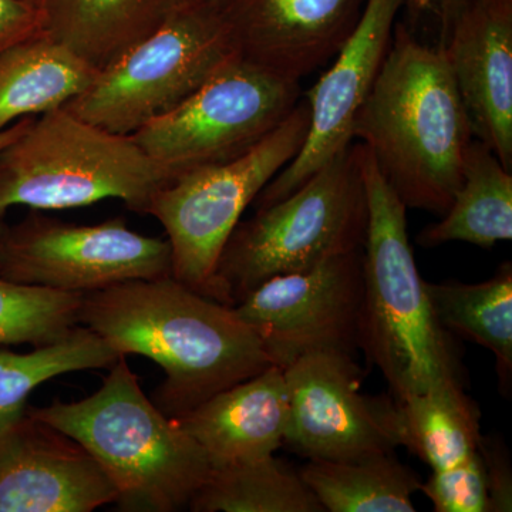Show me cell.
<instances>
[{
    "instance_id": "cell-1",
    "label": "cell",
    "mask_w": 512,
    "mask_h": 512,
    "mask_svg": "<svg viewBox=\"0 0 512 512\" xmlns=\"http://www.w3.org/2000/svg\"><path fill=\"white\" fill-rule=\"evenodd\" d=\"M80 325L120 356H144L164 370L156 404L171 419L274 366L234 306L192 291L173 276L86 293Z\"/></svg>"
},
{
    "instance_id": "cell-2",
    "label": "cell",
    "mask_w": 512,
    "mask_h": 512,
    "mask_svg": "<svg viewBox=\"0 0 512 512\" xmlns=\"http://www.w3.org/2000/svg\"><path fill=\"white\" fill-rule=\"evenodd\" d=\"M353 134L407 210L446 214L474 136L443 46L397 20Z\"/></svg>"
},
{
    "instance_id": "cell-3",
    "label": "cell",
    "mask_w": 512,
    "mask_h": 512,
    "mask_svg": "<svg viewBox=\"0 0 512 512\" xmlns=\"http://www.w3.org/2000/svg\"><path fill=\"white\" fill-rule=\"evenodd\" d=\"M360 143V141H359ZM367 208L359 349L389 384L390 394L466 386L453 335L431 306L407 232L406 205L360 143Z\"/></svg>"
},
{
    "instance_id": "cell-4",
    "label": "cell",
    "mask_w": 512,
    "mask_h": 512,
    "mask_svg": "<svg viewBox=\"0 0 512 512\" xmlns=\"http://www.w3.org/2000/svg\"><path fill=\"white\" fill-rule=\"evenodd\" d=\"M28 412L82 444L109 474L126 510H181L210 476L204 448L148 399L127 356L110 366L92 396Z\"/></svg>"
},
{
    "instance_id": "cell-5",
    "label": "cell",
    "mask_w": 512,
    "mask_h": 512,
    "mask_svg": "<svg viewBox=\"0 0 512 512\" xmlns=\"http://www.w3.org/2000/svg\"><path fill=\"white\" fill-rule=\"evenodd\" d=\"M367 220L360 143L353 141L284 200L239 222L218 261L217 301L235 306L274 276L360 251Z\"/></svg>"
},
{
    "instance_id": "cell-6",
    "label": "cell",
    "mask_w": 512,
    "mask_h": 512,
    "mask_svg": "<svg viewBox=\"0 0 512 512\" xmlns=\"http://www.w3.org/2000/svg\"><path fill=\"white\" fill-rule=\"evenodd\" d=\"M173 180L130 136L60 107L36 116L0 153V217L16 205L56 211L104 200L146 214L154 195Z\"/></svg>"
},
{
    "instance_id": "cell-7",
    "label": "cell",
    "mask_w": 512,
    "mask_h": 512,
    "mask_svg": "<svg viewBox=\"0 0 512 512\" xmlns=\"http://www.w3.org/2000/svg\"><path fill=\"white\" fill-rule=\"evenodd\" d=\"M309 123L311 109L303 97L247 153L177 175L154 195L146 214L165 229L174 279L217 301L215 272L229 237L266 185L298 156Z\"/></svg>"
},
{
    "instance_id": "cell-8",
    "label": "cell",
    "mask_w": 512,
    "mask_h": 512,
    "mask_svg": "<svg viewBox=\"0 0 512 512\" xmlns=\"http://www.w3.org/2000/svg\"><path fill=\"white\" fill-rule=\"evenodd\" d=\"M235 56L221 10L202 2L100 70L64 109L111 133L131 136L184 103Z\"/></svg>"
},
{
    "instance_id": "cell-9",
    "label": "cell",
    "mask_w": 512,
    "mask_h": 512,
    "mask_svg": "<svg viewBox=\"0 0 512 512\" xmlns=\"http://www.w3.org/2000/svg\"><path fill=\"white\" fill-rule=\"evenodd\" d=\"M301 99V83L235 56L184 103L130 137L175 178L247 153Z\"/></svg>"
},
{
    "instance_id": "cell-10",
    "label": "cell",
    "mask_w": 512,
    "mask_h": 512,
    "mask_svg": "<svg viewBox=\"0 0 512 512\" xmlns=\"http://www.w3.org/2000/svg\"><path fill=\"white\" fill-rule=\"evenodd\" d=\"M0 276L86 295L124 282L171 276V248L167 238L133 231L123 218L77 225L32 210L3 229Z\"/></svg>"
},
{
    "instance_id": "cell-11",
    "label": "cell",
    "mask_w": 512,
    "mask_h": 512,
    "mask_svg": "<svg viewBox=\"0 0 512 512\" xmlns=\"http://www.w3.org/2000/svg\"><path fill=\"white\" fill-rule=\"evenodd\" d=\"M362 252L301 274L274 276L234 306L262 340L272 365L285 369L311 353L355 356L363 305Z\"/></svg>"
},
{
    "instance_id": "cell-12",
    "label": "cell",
    "mask_w": 512,
    "mask_h": 512,
    "mask_svg": "<svg viewBox=\"0 0 512 512\" xmlns=\"http://www.w3.org/2000/svg\"><path fill=\"white\" fill-rule=\"evenodd\" d=\"M289 421L284 444L308 460H359L396 448L389 423V396L360 393L353 356L311 353L284 369Z\"/></svg>"
},
{
    "instance_id": "cell-13",
    "label": "cell",
    "mask_w": 512,
    "mask_h": 512,
    "mask_svg": "<svg viewBox=\"0 0 512 512\" xmlns=\"http://www.w3.org/2000/svg\"><path fill=\"white\" fill-rule=\"evenodd\" d=\"M404 3L367 0L362 19L332 66L305 93L311 123L301 151L256 197V210L284 200L355 141L357 113L382 69Z\"/></svg>"
},
{
    "instance_id": "cell-14",
    "label": "cell",
    "mask_w": 512,
    "mask_h": 512,
    "mask_svg": "<svg viewBox=\"0 0 512 512\" xmlns=\"http://www.w3.org/2000/svg\"><path fill=\"white\" fill-rule=\"evenodd\" d=\"M117 500L99 461L28 410L0 433V512H90Z\"/></svg>"
},
{
    "instance_id": "cell-15",
    "label": "cell",
    "mask_w": 512,
    "mask_h": 512,
    "mask_svg": "<svg viewBox=\"0 0 512 512\" xmlns=\"http://www.w3.org/2000/svg\"><path fill=\"white\" fill-rule=\"evenodd\" d=\"M367 0H227L221 13L238 56L301 83L335 59Z\"/></svg>"
},
{
    "instance_id": "cell-16",
    "label": "cell",
    "mask_w": 512,
    "mask_h": 512,
    "mask_svg": "<svg viewBox=\"0 0 512 512\" xmlns=\"http://www.w3.org/2000/svg\"><path fill=\"white\" fill-rule=\"evenodd\" d=\"M440 46L474 138L512 173V10L467 0Z\"/></svg>"
},
{
    "instance_id": "cell-17",
    "label": "cell",
    "mask_w": 512,
    "mask_h": 512,
    "mask_svg": "<svg viewBox=\"0 0 512 512\" xmlns=\"http://www.w3.org/2000/svg\"><path fill=\"white\" fill-rule=\"evenodd\" d=\"M175 420L204 448L212 467L271 456L284 446L288 429L284 369L268 367Z\"/></svg>"
},
{
    "instance_id": "cell-18",
    "label": "cell",
    "mask_w": 512,
    "mask_h": 512,
    "mask_svg": "<svg viewBox=\"0 0 512 512\" xmlns=\"http://www.w3.org/2000/svg\"><path fill=\"white\" fill-rule=\"evenodd\" d=\"M207 0H40L47 36L94 69L116 62L185 10Z\"/></svg>"
},
{
    "instance_id": "cell-19",
    "label": "cell",
    "mask_w": 512,
    "mask_h": 512,
    "mask_svg": "<svg viewBox=\"0 0 512 512\" xmlns=\"http://www.w3.org/2000/svg\"><path fill=\"white\" fill-rule=\"evenodd\" d=\"M100 70L45 32L0 55V131L66 106Z\"/></svg>"
},
{
    "instance_id": "cell-20",
    "label": "cell",
    "mask_w": 512,
    "mask_h": 512,
    "mask_svg": "<svg viewBox=\"0 0 512 512\" xmlns=\"http://www.w3.org/2000/svg\"><path fill=\"white\" fill-rule=\"evenodd\" d=\"M480 410L463 386L394 397L389 394L387 423L396 447L443 470L473 456L481 441Z\"/></svg>"
},
{
    "instance_id": "cell-21",
    "label": "cell",
    "mask_w": 512,
    "mask_h": 512,
    "mask_svg": "<svg viewBox=\"0 0 512 512\" xmlns=\"http://www.w3.org/2000/svg\"><path fill=\"white\" fill-rule=\"evenodd\" d=\"M512 238V173L474 138L464 160L463 181L441 221L423 229L417 244L439 247L461 241L493 248Z\"/></svg>"
},
{
    "instance_id": "cell-22",
    "label": "cell",
    "mask_w": 512,
    "mask_h": 512,
    "mask_svg": "<svg viewBox=\"0 0 512 512\" xmlns=\"http://www.w3.org/2000/svg\"><path fill=\"white\" fill-rule=\"evenodd\" d=\"M303 481L329 512H414L419 474L390 453L359 460H309Z\"/></svg>"
},
{
    "instance_id": "cell-23",
    "label": "cell",
    "mask_w": 512,
    "mask_h": 512,
    "mask_svg": "<svg viewBox=\"0 0 512 512\" xmlns=\"http://www.w3.org/2000/svg\"><path fill=\"white\" fill-rule=\"evenodd\" d=\"M194 512H325L299 473L274 454L212 467Z\"/></svg>"
},
{
    "instance_id": "cell-24",
    "label": "cell",
    "mask_w": 512,
    "mask_h": 512,
    "mask_svg": "<svg viewBox=\"0 0 512 512\" xmlns=\"http://www.w3.org/2000/svg\"><path fill=\"white\" fill-rule=\"evenodd\" d=\"M427 293L433 311L451 335L477 343L497 359L501 383L510 389L512 375V266L481 284H430Z\"/></svg>"
},
{
    "instance_id": "cell-25",
    "label": "cell",
    "mask_w": 512,
    "mask_h": 512,
    "mask_svg": "<svg viewBox=\"0 0 512 512\" xmlns=\"http://www.w3.org/2000/svg\"><path fill=\"white\" fill-rule=\"evenodd\" d=\"M119 357L106 340L83 325L28 353L0 349V433L26 413L30 394L40 384L66 373L110 367Z\"/></svg>"
},
{
    "instance_id": "cell-26",
    "label": "cell",
    "mask_w": 512,
    "mask_h": 512,
    "mask_svg": "<svg viewBox=\"0 0 512 512\" xmlns=\"http://www.w3.org/2000/svg\"><path fill=\"white\" fill-rule=\"evenodd\" d=\"M83 296L0 276V348H37L63 338L80 325Z\"/></svg>"
},
{
    "instance_id": "cell-27",
    "label": "cell",
    "mask_w": 512,
    "mask_h": 512,
    "mask_svg": "<svg viewBox=\"0 0 512 512\" xmlns=\"http://www.w3.org/2000/svg\"><path fill=\"white\" fill-rule=\"evenodd\" d=\"M420 491L436 512H490L487 474L478 450L456 466L434 470Z\"/></svg>"
},
{
    "instance_id": "cell-28",
    "label": "cell",
    "mask_w": 512,
    "mask_h": 512,
    "mask_svg": "<svg viewBox=\"0 0 512 512\" xmlns=\"http://www.w3.org/2000/svg\"><path fill=\"white\" fill-rule=\"evenodd\" d=\"M478 453L487 474L490 512L512 511V468L508 448L500 439L481 437Z\"/></svg>"
},
{
    "instance_id": "cell-29",
    "label": "cell",
    "mask_w": 512,
    "mask_h": 512,
    "mask_svg": "<svg viewBox=\"0 0 512 512\" xmlns=\"http://www.w3.org/2000/svg\"><path fill=\"white\" fill-rule=\"evenodd\" d=\"M39 6L25 0H0V55L29 37L45 32Z\"/></svg>"
},
{
    "instance_id": "cell-30",
    "label": "cell",
    "mask_w": 512,
    "mask_h": 512,
    "mask_svg": "<svg viewBox=\"0 0 512 512\" xmlns=\"http://www.w3.org/2000/svg\"><path fill=\"white\" fill-rule=\"evenodd\" d=\"M467 0H406L404 8L410 15L409 26H423V29L431 30L436 45H443L451 23L456 18L460 9L466 5Z\"/></svg>"
},
{
    "instance_id": "cell-31",
    "label": "cell",
    "mask_w": 512,
    "mask_h": 512,
    "mask_svg": "<svg viewBox=\"0 0 512 512\" xmlns=\"http://www.w3.org/2000/svg\"><path fill=\"white\" fill-rule=\"evenodd\" d=\"M35 117H25V119L16 121L15 124L0 131V153L9 146L10 143L16 140V138L22 136L25 133L26 128L30 126Z\"/></svg>"
},
{
    "instance_id": "cell-32",
    "label": "cell",
    "mask_w": 512,
    "mask_h": 512,
    "mask_svg": "<svg viewBox=\"0 0 512 512\" xmlns=\"http://www.w3.org/2000/svg\"><path fill=\"white\" fill-rule=\"evenodd\" d=\"M488 8L512 10V0H476Z\"/></svg>"
},
{
    "instance_id": "cell-33",
    "label": "cell",
    "mask_w": 512,
    "mask_h": 512,
    "mask_svg": "<svg viewBox=\"0 0 512 512\" xmlns=\"http://www.w3.org/2000/svg\"><path fill=\"white\" fill-rule=\"evenodd\" d=\"M207 2L210 3V5L215 6V8L221 9L227 0H207Z\"/></svg>"
},
{
    "instance_id": "cell-34",
    "label": "cell",
    "mask_w": 512,
    "mask_h": 512,
    "mask_svg": "<svg viewBox=\"0 0 512 512\" xmlns=\"http://www.w3.org/2000/svg\"><path fill=\"white\" fill-rule=\"evenodd\" d=\"M6 227L5 217H0V237H2L3 229Z\"/></svg>"
},
{
    "instance_id": "cell-35",
    "label": "cell",
    "mask_w": 512,
    "mask_h": 512,
    "mask_svg": "<svg viewBox=\"0 0 512 512\" xmlns=\"http://www.w3.org/2000/svg\"><path fill=\"white\" fill-rule=\"evenodd\" d=\"M25 2L32 3V5L39 6L40 0H25Z\"/></svg>"
}]
</instances>
